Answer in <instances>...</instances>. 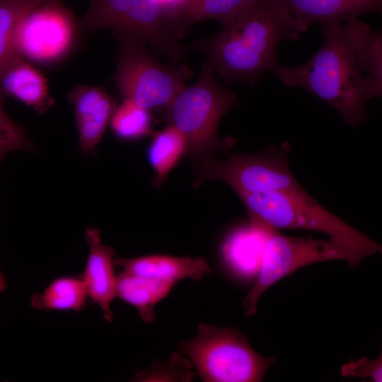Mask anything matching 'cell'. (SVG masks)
I'll return each mask as SVG.
<instances>
[{
	"label": "cell",
	"instance_id": "1",
	"mask_svg": "<svg viewBox=\"0 0 382 382\" xmlns=\"http://www.w3.org/2000/svg\"><path fill=\"white\" fill-rule=\"evenodd\" d=\"M220 23V31L190 47L204 53L220 76L251 86L279 64L281 43L296 42L302 33L280 0H251Z\"/></svg>",
	"mask_w": 382,
	"mask_h": 382
},
{
	"label": "cell",
	"instance_id": "2",
	"mask_svg": "<svg viewBox=\"0 0 382 382\" xmlns=\"http://www.w3.org/2000/svg\"><path fill=\"white\" fill-rule=\"evenodd\" d=\"M324 42L306 62L273 71L288 88H301L332 107L352 127L366 119L364 78L345 25L322 28Z\"/></svg>",
	"mask_w": 382,
	"mask_h": 382
},
{
	"label": "cell",
	"instance_id": "3",
	"mask_svg": "<svg viewBox=\"0 0 382 382\" xmlns=\"http://www.w3.org/2000/svg\"><path fill=\"white\" fill-rule=\"evenodd\" d=\"M248 215L270 226L315 231L347 248L361 260L376 253L382 245L329 212L302 187L238 195Z\"/></svg>",
	"mask_w": 382,
	"mask_h": 382
},
{
	"label": "cell",
	"instance_id": "4",
	"mask_svg": "<svg viewBox=\"0 0 382 382\" xmlns=\"http://www.w3.org/2000/svg\"><path fill=\"white\" fill-rule=\"evenodd\" d=\"M178 347L206 382L261 381L276 359L257 352L238 329L205 323Z\"/></svg>",
	"mask_w": 382,
	"mask_h": 382
},
{
	"label": "cell",
	"instance_id": "5",
	"mask_svg": "<svg viewBox=\"0 0 382 382\" xmlns=\"http://www.w3.org/2000/svg\"><path fill=\"white\" fill-rule=\"evenodd\" d=\"M113 36L117 45L114 81L121 96L149 112L166 110L192 78L191 69L165 66L143 41L118 32Z\"/></svg>",
	"mask_w": 382,
	"mask_h": 382
},
{
	"label": "cell",
	"instance_id": "6",
	"mask_svg": "<svg viewBox=\"0 0 382 382\" xmlns=\"http://www.w3.org/2000/svg\"><path fill=\"white\" fill-rule=\"evenodd\" d=\"M79 28L83 33L110 29L134 37L165 55L170 66L183 60L189 48L179 43L173 20L156 0H90Z\"/></svg>",
	"mask_w": 382,
	"mask_h": 382
},
{
	"label": "cell",
	"instance_id": "7",
	"mask_svg": "<svg viewBox=\"0 0 382 382\" xmlns=\"http://www.w3.org/2000/svg\"><path fill=\"white\" fill-rule=\"evenodd\" d=\"M212 66L203 63L197 81L186 86L166 110L168 125L178 128L187 141L186 154L209 157L226 148L217 137L219 123L236 103L235 93L216 81Z\"/></svg>",
	"mask_w": 382,
	"mask_h": 382
},
{
	"label": "cell",
	"instance_id": "8",
	"mask_svg": "<svg viewBox=\"0 0 382 382\" xmlns=\"http://www.w3.org/2000/svg\"><path fill=\"white\" fill-rule=\"evenodd\" d=\"M333 260H345L351 267L361 261L351 250L330 238L293 237L275 229L267 241L255 284L243 300L245 315H254L261 295L281 279L308 265Z\"/></svg>",
	"mask_w": 382,
	"mask_h": 382
},
{
	"label": "cell",
	"instance_id": "9",
	"mask_svg": "<svg viewBox=\"0 0 382 382\" xmlns=\"http://www.w3.org/2000/svg\"><path fill=\"white\" fill-rule=\"evenodd\" d=\"M288 146L257 154H231L224 161L207 157L201 163L196 185L221 180L239 195L287 190L301 187L288 164Z\"/></svg>",
	"mask_w": 382,
	"mask_h": 382
},
{
	"label": "cell",
	"instance_id": "10",
	"mask_svg": "<svg viewBox=\"0 0 382 382\" xmlns=\"http://www.w3.org/2000/svg\"><path fill=\"white\" fill-rule=\"evenodd\" d=\"M80 33L79 21L62 0H45L24 21L19 50L23 58L35 63L54 64L72 52Z\"/></svg>",
	"mask_w": 382,
	"mask_h": 382
},
{
	"label": "cell",
	"instance_id": "11",
	"mask_svg": "<svg viewBox=\"0 0 382 382\" xmlns=\"http://www.w3.org/2000/svg\"><path fill=\"white\" fill-rule=\"evenodd\" d=\"M274 230L250 216L248 224L232 230L221 246L222 259L229 272L239 279L257 278L267 241Z\"/></svg>",
	"mask_w": 382,
	"mask_h": 382
},
{
	"label": "cell",
	"instance_id": "12",
	"mask_svg": "<svg viewBox=\"0 0 382 382\" xmlns=\"http://www.w3.org/2000/svg\"><path fill=\"white\" fill-rule=\"evenodd\" d=\"M67 97L74 109L79 148L93 153L115 111L113 100L103 88L89 85L75 86Z\"/></svg>",
	"mask_w": 382,
	"mask_h": 382
},
{
	"label": "cell",
	"instance_id": "13",
	"mask_svg": "<svg viewBox=\"0 0 382 382\" xmlns=\"http://www.w3.org/2000/svg\"><path fill=\"white\" fill-rule=\"evenodd\" d=\"M85 238L89 253L85 270L80 277L86 285L88 296L101 308L105 319L110 323L113 319L110 306L116 297L117 286L113 259L115 250L103 243L100 230L96 228H88Z\"/></svg>",
	"mask_w": 382,
	"mask_h": 382
},
{
	"label": "cell",
	"instance_id": "14",
	"mask_svg": "<svg viewBox=\"0 0 382 382\" xmlns=\"http://www.w3.org/2000/svg\"><path fill=\"white\" fill-rule=\"evenodd\" d=\"M289 9L302 33L313 23L342 25L362 14L382 16V0H280Z\"/></svg>",
	"mask_w": 382,
	"mask_h": 382
},
{
	"label": "cell",
	"instance_id": "15",
	"mask_svg": "<svg viewBox=\"0 0 382 382\" xmlns=\"http://www.w3.org/2000/svg\"><path fill=\"white\" fill-rule=\"evenodd\" d=\"M114 263L127 273L174 284L185 278L197 281L212 271L202 257L149 255L131 259L117 257Z\"/></svg>",
	"mask_w": 382,
	"mask_h": 382
},
{
	"label": "cell",
	"instance_id": "16",
	"mask_svg": "<svg viewBox=\"0 0 382 382\" xmlns=\"http://www.w3.org/2000/svg\"><path fill=\"white\" fill-rule=\"evenodd\" d=\"M0 81L1 93L15 98L40 114L54 104L46 77L23 59L0 75Z\"/></svg>",
	"mask_w": 382,
	"mask_h": 382
},
{
	"label": "cell",
	"instance_id": "17",
	"mask_svg": "<svg viewBox=\"0 0 382 382\" xmlns=\"http://www.w3.org/2000/svg\"><path fill=\"white\" fill-rule=\"evenodd\" d=\"M364 78L368 100L382 97V32L354 19L345 25Z\"/></svg>",
	"mask_w": 382,
	"mask_h": 382
},
{
	"label": "cell",
	"instance_id": "18",
	"mask_svg": "<svg viewBox=\"0 0 382 382\" xmlns=\"http://www.w3.org/2000/svg\"><path fill=\"white\" fill-rule=\"evenodd\" d=\"M175 284L121 271L117 276L116 297L135 307L143 322L149 324L154 321L155 306Z\"/></svg>",
	"mask_w": 382,
	"mask_h": 382
},
{
	"label": "cell",
	"instance_id": "19",
	"mask_svg": "<svg viewBox=\"0 0 382 382\" xmlns=\"http://www.w3.org/2000/svg\"><path fill=\"white\" fill-rule=\"evenodd\" d=\"M45 0H0V75L23 59L18 47L21 28L30 12Z\"/></svg>",
	"mask_w": 382,
	"mask_h": 382
},
{
	"label": "cell",
	"instance_id": "20",
	"mask_svg": "<svg viewBox=\"0 0 382 382\" xmlns=\"http://www.w3.org/2000/svg\"><path fill=\"white\" fill-rule=\"evenodd\" d=\"M88 296L86 285L79 277L63 276L54 279L39 294L31 297V306L37 310L50 311L83 310Z\"/></svg>",
	"mask_w": 382,
	"mask_h": 382
},
{
	"label": "cell",
	"instance_id": "21",
	"mask_svg": "<svg viewBox=\"0 0 382 382\" xmlns=\"http://www.w3.org/2000/svg\"><path fill=\"white\" fill-rule=\"evenodd\" d=\"M186 152V139L175 126L168 125L154 135L148 147L147 158L155 173L156 187L164 183L170 171Z\"/></svg>",
	"mask_w": 382,
	"mask_h": 382
},
{
	"label": "cell",
	"instance_id": "22",
	"mask_svg": "<svg viewBox=\"0 0 382 382\" xmlns=\"http://www.w3.org/2000/svg\"><path fill=\"white\" fill-rule=\"evenodd\" d=\"M110 124L114 134L123 140L140 139L153 132L150 112L129 99H124L115 110Z\"/></svg>",
	"mask_w": 382,
	"mask_h": 382
},
{
	"label": "cell",
	"instance_id": "23",
	"mask_svg": "<svg viewBox=\"0 0 382 382\" xmlns=\"http://www.w3.org/2000/svg\"><path fill=\"white\" fill-rule=\"evenodd\" d=\"M251 0H192L180 23L178 37L182 40L190 26L207 19L221 22Z\"/></svg>",
	"mask_w": 382,
	"mask_h": 382
},
{
	"label": "cell",
	"instance_id": "24",
	"mask_svg": "<svg viewBox=\"0 0 382 382\" xmlns=\"http://www.w3.org/2000/svg\"><path fill=\"white\" fill-rule=\"evenodd\" d=\"M0 128L1 158L11 150L33 151L34 149V146L27 137L23 129L13 122L6 112L1 100L0 105Z\"/></svg>",
	"mask_w": 382,
	"mask_h": 382
},
{
	"label": "cell",
	"instance_id": "25",
	"mask_svg": "<svg viewBox=\"0 0 382 382\" xmlns=\"http://www.w3.org/2000/svg\"><path fill=\"white\" fill-rule=\"evenodd\" d=\"M341 374L345 377L368 378L373 381L382 382V349L379 356L373 360L362 357L344 364Z\"/></svg>",
	"mask_w": 382,
	"mask_h": 382
},
{
	"label": "cell",
	"instance_id": "26",
	"mask_svg": "<svg viewBox=\"0 0 382 382\" xmlns=\"http://www.w3.org/2000/svg\"><path fill=\"white\" fill-rule=\"evenodd\" d=\"M165 12L173 20L178 32L181 19L192 0H156Z\"/></svg>",
	"mask_w": 382,
	"mask_h": 382
}]
</instances>
